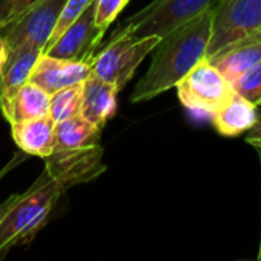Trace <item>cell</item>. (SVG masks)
Returning a JSON list of instances; mask_svg holds the SVG:
<instances>
[{"label":"cell","instance_id":"7c38bea8","mask_svg":"<svg viewBox=\"0 0 261 261\" xmlns=\"http://www.w3.org/2000/svg\"><path fill=\"white\" fill-rule=\"evenodd\" d=\"M49 106L50 93L29 81L0 104V112L11 125L49 115Z\"/></svg>","mask_w":261,"mask_h":261},{"label":"cell","instance_id":"277c9868","mask_svg":"<svg viewBox=\"0 0 261 261\" xmlns=\"http://www.w3.org/2000/svg\"><path fill=\"white\" fill-rule=\"evenodd\" d=\"M261 32V0H220L213 9L211 38L206 60Z\"/></svg>","mask_w":261,"mask_h":261},{"label":"cell","instance_id":"d4e9b609","mask_svg":"<svg viewBox=\"0 0 261 261\" xmlns=\"http://www.w3.org/2000/svg\"><path fill=\"white\" fill-rule=\"evenodd\" d=\"M248 142H249V144H252V145L257 148V151H258V154H260V159H261V135L260 136H252V138H249V139H248ZM258 261H261V240H260V251H258Z\"/></svg>","mask_w":261,"mask_h":261},{"label":"cell","instance_id":"ffe728a7","mask_svg":"<svg viewBox=\"0 0 261 261\" xmlns=\"http://www.w3.org/2000/svg\"><path fill=\"white\" fill-rule=\"evenodd\" d=\"M130 0H95V23L107 31Z\"/></svg>","mask_w":261,"mask_h":261},{"label":"cell","instance_id":"ba28073f","mask_svg":"<svg viewBox=\"0 0 261 261\" xmlns=\"http://www.w3.org/2000/svg\"><path fill=\"white\" fill-rule=\"evenodd\" d=\"M106 31L95 23V2L43 52L57 58L92 63Z\"/></svg>","mask_w":261,"mask_h":261},{"label":"cell","instance_id":"8992f818","mask_svg":"<svg viewBox=\"0 0 261 261\" xmlns=\"http://www.w3.org/2000/svg\"><path fill=\"white\" fill-rule=\"evenodd\" d=\"M176 89L184 107L196 115L210 118L234 93L232 84L206 58L188 72Z\"/></svg>","mask_w":261,"mask_h":261},{"label":"cell","instance_id":"7402d4cb","mask_svg":"<svg viewBox=\"0 0 261 261\" xmlns=\"http://www.w3.org/2000/svg\"><path fill=\"white\" fill-rule=\"evenodd\" d=\"M28 156H29V154H28V153H24V151H21V150H20L18 153H15V154H14V158H12V159H11L5 167L0 170V180H2V179H3L9 171H12L18 164H23V161H26V158H28Z\"/></svg>","mask_w":261,"mask_h":261},{"label":"cell","instance_id":"8fae6325","mask_svg":"<svg viewBox=\"0 0 261 261\" xmlns=\"http://www.w3.org/2000/svg\"><path fill=\"white\" fill-rule=\"evenodd\" d=\"M55 125L50 115L11 124V135L17 147L29 156L46 159L55 147Z\"/></svg>","mask_w":261,"mask_h":261},{"label":"cell","instance_id":"52a82bcc","mask_svg":"<svg viewBox=\"0 0 261 261\" xmlns=\"http://www.w3.org/2000/svg\"><path fill=\"white\" fill-rule=\"evenodd\" d=\"M67 0H41L0 31L9 50L35 44L44 50Z\"/></svg>","mask_w":261,"mask_h":261},{"label":"cell","instance_id":"cb8c5ba5","mask_svg":"<svg viewBox=\"0 0 261 261\" xmlns=\"http://www.w3.org/2000/svg\"><path fill=\"white\" fill-rule=\"evenodd\" d=\"M8 57H9V47H8V44H6L3 35L0 34V73H2L5 64H6V61H8Z\"/></svg>","mask_w":261,"mask_h":261},{"label":"cell","instance_id":"44dd1931","mask_svg":"<svg viewBox=\"0 0 261 261\" xmlns=\"http://www.w3.org/2000/svg\"><path fill=\"white\" fill-rule=\"evenodd\" d=\"M41 0H0V31Z\"/></svg>","mask_w":261,"mask_h":261},{"label":"cell","instance_id":"7a4b0ae2","mask_svg":"<svg viewBox=\"0 0 261 261\" xmlns=\"http://www.w3.org/2000/svg\"><path fill=\"white\" fill-rule=\"evenodd\" d=\"M69 188L72 185L67 180L50 174L44 168L0 223V260L12 248L28 245L37 236Z\"/></svg>","mask_w":261,"mask_h":261},{"label":"cell","instance_id":"3957f363","mask_svg":"<svg viewBox=\"0 0 261 261\" xmlns=\"http://www.w3.org/2000/svg\"><path fill=\"white\" fill-rule=\"evenodd\" d=\"M159 35L133 37L127 29L118 28L112 40L92 60V73L116 86L121 92L133 78L138 66L159 44Z\"/></svg>","mask_w":261,"mask_h":261},{"label":"cell","instance_id":"d6986e66","mask_svg":"<svg viewBox=\"0 0 261 261\" xmlns=\"http://www.w3.org/2000/svg\"><path fill=\"white\" fill-rule=\"evenodd\" d=\"M93 2L95 0H67L66 5H64V8H63V11H61V14H60V18H58L57 26H55V31H54L50 40L47 41L46 47H49Z\"/></svg>","mask_w":261,"mask_h":261},{"label":"cell","instance_id":"9c48e42d","mask_svg":"<svg viewBox=\"0 0 261 261\" xmlns=\"http://www.w3.org/2000/svg\"><path fill=\"white\" fill-rule=\"evenodd\" d=\"M90 75L92 63L57 58L43 52L32 69L29 81L52 95L72 84L84 83Z\"/></svg>","mask_w":261,"mask_h":261},{"label":"cell","instance_id":"9a60e30c","mask_svg":"<svg viewBox=\"0 0 261 261\" xmlns=\"http://www.w3.org/2000/svg\"><path fill=\"white\" fill-rule=\"evenodd\" d=\"M101 128L89 122L84 116L76 115L55 125V147L52 153L75 151L90 148L99 144Z\"/></svg>","mask_w":261,"mask_h":261},{"label":"cell","instance_id":"ac0fdd59","mask_svg":"<svg viewBox=\"0 0 261 261\" xmlns=\"http://www.w3.org/2000/svg\"><path fill=\"white\" fill-rule=\"evenodd\" d=\"M232 89L254 106H261V61L240 75L232 83Z\"/></svg>","mask_w":261,"mask_h":261},{"label":"cell","instance_id":"30bf717a","mask_svg":"<svg viewBox=\"0 0 261 261\" xmlns=\"http://www.w3.org/2000/svg\"><path fill=\"white\" fill-rule=\"evenodd\" d=\"M119 90L115 84L101 80L96 75H90L83 83V101L81 116L102 130V127L116 115Z\"/></svg>","mask_w":261,"mask_h":261},{"label":"cell","instance_id":"5bb4252c","mask_svg":"<svg viewBox=\"0 0 261 261\" xmlns=\"http://www.w3.org/2000/svg\"><path fill=\"white\" fill-rule=\"evenodd\" d=\"M41 54L43 49L35 44H23L9 50L8 61L0 73V104L29 83L32 69Z\"/></svg>","mask_w":261,"mask_h":261},{"label":"cell","instance_id":"484cf974","mask_svg":"<svg viewBox=\"0 0 261 261\" xmlns=\"http://www.w3.org/2000/svg\"><path fill=\"white\" fill-rule=\"evenodd\" d=\"M252 41H261V32L257 35V37H255V38H254V40H252Z\"/></svg>","mask_w":261,"mask_h":261},{"label":"cell","instance_id":"2e32d148","mask_svg":"<svg viewBox=\"0 0 261 261\" xmlns=\"http://www.w3.org/2000/svg\"><path fill=\"white\" fill-rule=\"evenodd\" d=\"M232 84L240 75L261 61V41H246L222 50L210 60Z\"/></svg>","mask_w":261,"mask_h":261},{"label":"cell","instance_id":"603a6c76","mask_svg":"<svg viewBox=\"0 0 261 261\" xmlns=\"http://www.w3.org/2000/svg\"><path fill=\"white\" fill-rule=\"evenodd\" d=\"M21 196H23V193H18V194H12V196H9L3 203H0V223H2V220L5 219V216L12 210V206L21 199Z\"/></svg>","mask_w":261,"mask_h":261},{"label":"cell","instance_id":"e0dca14e","mask_svg":"<svg viewBox=\"0 0 261 261\" xmlns=\"http://www.w3.org/2000/svg\"><path fill=\"white\" fill-rule=\"evenodd\" d=\"M83 83L72 84L50 95L49 115L55 122H61L72 116L81 115Z\"/></svg>","mask_w":261,"mask_h":261},{"label":"cell","instance_id":"6da1fadb","mask_svg":"<svg viewBox=\"0 0 261 261\" xmlns=\"http://www.w3.org/2000/svg\"><path fill=\"white\" fill-rule=\"evenodd\" d=\"M211 24L213 9L162 37L154 47L151 64L136 84L130 101L142 102L176 87L188 72L206 58Z\"/></svg>","mask_w":261,"mask_h":261},{"label":"cell","instance_id":"4fadbf2b","mask_svg":"<svg viewBox=\"0 0 261 261\" xmlns=\"http://www.w3.org/2000/svg\"><path fill=\"white\" fill-rule=\"evenodd\" d=\"M258 119L260 116L257 106L236 92L213 116V122L217 132L228 138L240 136L242 133L254 128L258 124Z\"/></svg>","mask_w":261,"mask_h":261},{"label":"cell","instance_id":"5b68a950","mask_svg":"<svg viewBox=\"0 0 261 261\" xmlns=\"http://www.w3.org/2000/svg\"><path fill=\"white\" fill-rule=\"evenodd\" d=\"M220 0H153L144 9L125 20L119 28L133 37L159 35L161 38L193 18L214 9Z\"/></svg>","mask_w":261,"mask_h":261}]
</instances>
